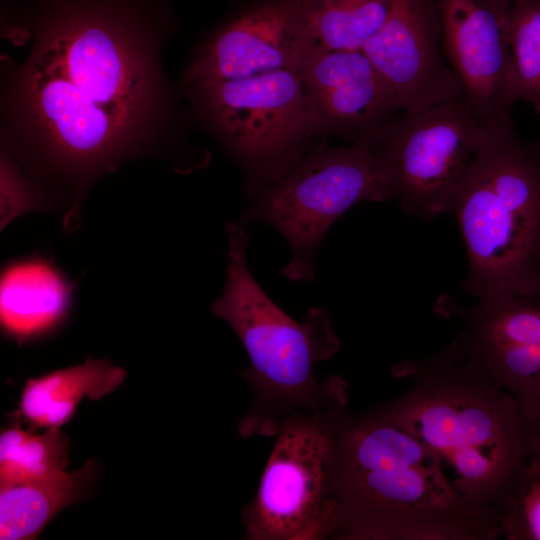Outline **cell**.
Returning <instances> with one entry per match:
<instances>
[{"label":"cell","mask_w":540,"mask_h":540,"mask_svg":"<svg viewBox=\"0 0 540 540\" xmlns=\"http://www.w3.org/2000/svg\"><path fill=\"white\" fill-rule=\"evenodd\" d=\"M169 0H26L1 35L28 46L1 60V151L50 205L70 202L127 161L163 154L178 126L164 46Z\"/></svg>","instance_id":"1"},{"label":"cell","mask_w":540,"mask_h":540,"mask_svg":"<svg viewBox=\"0 0 540 540\" xmlns=\"http://www.w3.org/2000/svg\"><path fill=\"white\" fill-rule=\"evenodd\" d=\"M332 412L329 495L331 538L493 540L497 519L468 506L440 459L377 408Z\"/></svg>","instance_id":"2"},{"label":"cell","mask_w":540,"mask_h":540,"mask_svg":"<svg viewBox=\"0 0 540 540\" xmlns=\"http://www.w3.org/2000/svg\"><path fill=\"white\" fill-rule=\"evenodd\" d=\"M409 389L377 409L429 448L471 508L498 514L535 451L537 432L515 399L451 344L393 367Z\"/></svg>","instance_id":"3"},{"label":"cell","mask_w":540,"mask_h":540,"mask_svg":"<svg viewBox=\"0 0 540 540\" xmlns=\"http://www.w3.org/2000/svg\"><path fill=\"white\" fill-rule=\"evenodd\" d=\"M226 233V285L211 310L230 325L249 357L242 376L253 397L238 423V435L273 437L281 421L295 412L347 405L346 381L338 375L318 379L314 372L317 363L340 349L326 310H308L302 323L291 318L251 275L243 224L228 223Z\"/></svg>","instance_id":"4"},{"label":"cell","mask_w":540,"mask_h":540,"mask_svg":"<svg viewBox=\"0 0 540 540\" xmlns=\"http://www.w3.org/2000/svg\"><path fill=\"white\" fill-rule=\"evenodd\" d=\"M446 212L460 228L472 296H540V141L487 125Z\"/></svg>","instance_id":"5"},{"label":"cell","mask_w":540,"mask_h":540,"mask_svg":"<svg viewBox=\"0 0 540 540\" xmlns=\"http://www.w3.org/2000/svg\"><path fill=\"white\" fill-rule=\"evenodd\" d=\"M245 208L242 224L266 223L288 242L282 274L311 282L318 248L332 224L361 201L390 200L385 166L367 143L312 149L264 186Z\"/></svg>","instance_id":"6"},{"label":"cell","mask_w":540,"mask_h":540,"mask_svg":"<svg viewBox=\"0 0 540 540\" xmlns=\"http://www.w3.org/2000/svg\"><path fill=\"white\" fill-rule=\"evenodd\" d=\"M332 408L295 412L281 421L257 492L242 511L245 539L332 537L336 520L328 483Z\"/></svg>","instance_id":"7"},{"label":"cell","mask_w":540,"mask_h":540,"mask_svg":"<svg viewBox=\"0 0 540 540\" xmlns=\"http://www.w3.org/2000/svg\"><path fill=\"white\" fill-rule=\"evenodd\" d=\"M487 125L462 97L403 114L376 147L386 169L390 199L421 219L446 212Z\"/></svg>","instance_id":"8"},{"label":"cell","mask_w":540,"mask_h":540,"mask_svg":"<svg viewBox=\"0 0 540 540\" xmlns=\"http://www.w3.org/2000/svg\"><path fill=\"white\" fill-rule=\"evenodd\" d=\"M183 86L202 121L242 161L280 160L319 130L301 71Z\"/></svg>","instance_id":"9"},{"label":"cell","mask_w":540,"mask_h":540,"mask_svg":"<svg viewBox=\"0 0 540 540\" xmlns=\"http://www.w3.org/2000/svg\"><path fill=\"white\" fill-rule=\"evenodd\" d=\"M512 0H437L442 44L462 98L489 125H511Z\"/></svg>","instance_id":"10"},{"label":"cell","mask_w":540,"mask_h":540,"mask_svg":"<svg viewBox=\"0 0 540 540\" xmlns=\"http://www.w3.org/2000/svg\"><path fill=\"white\" fill-rule=\"evenodd\" d=\"M303 0H267L212 33L194 52L182 84L301 71L315 39Z\"/></svg>","instance_id":"11"},{"label":"cell","mask_w":540,"mask_h":540,"mask_svg":"<svg viewBox=\"0 0 540 540\" xmlns=\"http://www.w3.org/2000/svg\"><path fill=\"white\" fill-rule=\"evenodd\" d=\"M461 320L464 329L452 345L515 399L540 435V303L488 301L468 309Z\"/></svg>","instance_id":"12"},{"label":"cell","mask_w":540,"mask_h":540,"mask_svg":"<svg viewBox=\"0 0 540 540\" xmlns=\"http://www.w3.org/2000/svg\"><path fill=\"white\" fill-rule=\"evenodd\" d=\"M437 0H390L380 30L362 48L398 96L405 114L462 97L440 54Z\"/></svg>","instance_id":"13"},{"label":"cell","mask_w":540,"mask_h":540,"mask_svg":"<svg viewBox=\"0 0 540 540\" xmlns=\"http://www.w3.org/2000/svg\"><path fill=\"white\" fill-rule=\"evenodd\" d=\"M318 128L377 147L401 118V102L362 50L315 45L301 69ZM405 114V113H404Z\"/></svg>","instance_id":"14"},{"label":"cell","mask_w":540,"mask_h":540,"mask_svg":"<svg viewBox=\"0 0 540 540\" xmlns=\"http://www.w3.org/2000/svg\"><path fill=\"white\" fill-rule=\"evenodd\" d=\"M69 297L68 284L49 263H15L1 277V326L18 341L42 335L62 320Z\"/></svg>","instance_id":"15"},{"label":"cell","mask_w":540,"mask_h":540,"mask_svg":"<svg viewBox=\"0 0 540 540\" xmlns=\"http://www.w3.org/2000/svg\"><path fill=\"white\" fill-rule=\"evenodd\" d=\"M124 369L106 359L85 363L29 378L22 389L18 415L32 428L61 427L73 417L85 398L99 400L125 380Z\"/></svg>","instance_id":"16"},{"label":"cell","mask_w":540,"mask_h":540,"mask_svg":"<svg viewBox=\"0 0 540 540\" xmlns=\"http://www.w3.org/2000/svg\"><path fill=\"white\" fill-rule=\"evenodd\" d=\"M97 473L89 459L78 470L0 486V539H35L65 507L84 496Z\"/></svg>","instance_id":"17"},{"label":"cell","mask_w":540,"mask_h":540,"mask_svg":"<svg viewBox=\"0 0 540 540\" xmlns=\"http://www.w3.org/2000/svg\"><path fill=\"white\" fill-rule=\"evenodd\" d=\"M302 11L315 45L362 50L383 26L390 0H303Z\"/></svg>","instance_id":"18"},{"label":"cell","mask_w":540,"mask_h":540,"mask_svg":"<svg viewBox=\"0 0 540 540\" xmlns=\"http://www.w3.org/2000/svg\"><path fill=\"white\" fill-rule=\"evenodd\" d=\"M61 427L35 434L19 421L2 429L0 435V486L49 477L65 470L69 440Z\"/></svg>","instance_id":"19"},{"label":"cell","mask_w":540,"mask_h":540,"mask_svg":"<svg viewBox=\"0 0 540 540\" xmlns=\"http://www.w3.org/2000/svg\"><path fill=\"white\" fill-rule=\"evenodd\" d=\"M508 43L514 99L540 114V0L512 1Z\"/></svg>","instance_id":"20"},{"label":"cell","mask_w":540,"mask_h":540,"mask_svg":"<svg viewBox=\"0 0 540 540\" xmlns=\"http://www.w3.org/2000/svg\"><path fill=\"white\" fill-rule=\"evenodd\" d=\"M501 537L540 540V456L535 453L498 514Z\"/></svg>","instance_id":"21"},{"label":"cell","mask_w":540,"mask_h":540,"mask_svg":"<svg viewBox=\"0 0 540 540\" xmlns=\"http://www.w3.org/2000/svg\"><path fill=\"white\" fill-rule=\"evenodd\" d=\"M1 229L17 216L50 206L14 160L1 151Z\"/></svg>","instance_id":"22"},{"label":"cell","mask_w":540,"mask_h":540,"mask_svg":"<svg viewBox=\"0 0 540 540\" xmlns=\"http://www.w3.org/2000/svg\"><path fill=\"white\" fill-rule=\"evenodd\" d=\"M535 453L540 456V435H538L535 443Z\"/></svg>","instance_id":"23"},{"label":"cell","mask_w":540,"mask_h":540,"mask_svg":"<svg viewBox=\"0 0 540 540\" xmlns=\"http://www.w3.org/2000/svg\"><path fill=\"white\" fill-rule=\"evenodd\" d=\"M512 1H520V0H512Z\"/></svg>","instance_id":"24"}]
</instances>
